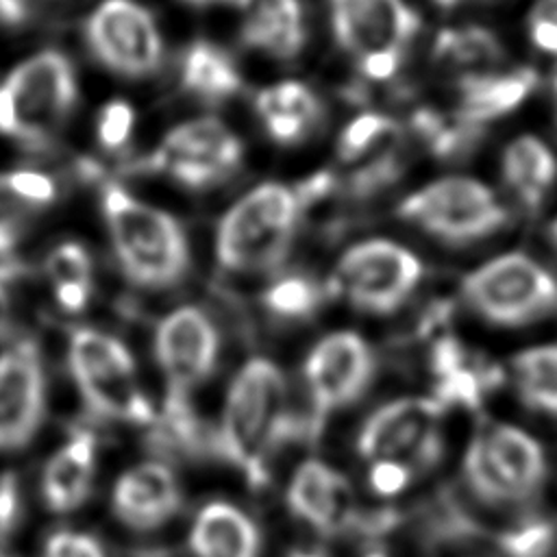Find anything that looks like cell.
<instances>
[{"label":"cell","mask_w":557,"mask_h":557,"mask_svg":"<svg viewBox=\"0 0 557 557\" xmlns=\"http://www.w3.org/2000/svg\"><path fill=\"white\" fill-rule=\"evenodd\" d=\"M422 281L420 259L389 239H368L348 248L331 278L329 292L368 313L396 311Z\"/></svg>","instance_id":"10"},{"label":"cell","mask_w":557,"mask_h":557,"mask_svg":"<svg viewBox=\"0 0 557 557\" xmlns=\"http://www.w3.org/2000/svg\"><path fill=\"white\" fill-rule=\"evenodd\" d=\"M67 363L96 416L135 424L154 422V409L135 381V361L120 339L102 331L76 329L70 335Z\"/></svg>","instance_id":"7"},{"label":"cell","mask_w":557,"mask_h":557,"mask_svg":"<svg viewBox=\"0 0 557 557\" xmlns=\"http://www.w3.org/2000/svg\"><path fill=\"white\" fill-rule=\"evenodd\" d=\"M368 557H385V555H381V553H372V555H368Z\"/></svg>","instance_id":"45"},{"label":"cell","mask_w":557,"mask_h":557,"mask_svg":"<svg viewBox=\"0 0 557 557\" xmlns=\"http://www.w3.org/2000/svg\"><path fill=\"white\" fill-rule=\"evenodd\" d=\"M17 481L13 474L0 476V537L9 535L17 516Z\"/></svg>","instance_id":"37"},{"label":"cell","mask_w":557,"mask_h":557,"mask_svg":"<svg viewBox=\"0 0 557 557\" xmlns=\"http://www.w3.org/2000/svg\"><path fill=\"white\" fill-rule=\"evenodd\" d=\"M255 107L268 135L278 144L305 139L322 115L318 96L300 81H283L261 89Z\"/></svg>","instance_id":"22"},{"label":"cell","mask_w":557,"mask_h":557,"mask_svg":"<svg viewBox=\"0 0 557 557\" xmlns=\"http://www.w3.org/2000/svg\"><path fill=\"white\" fill-rule=\"evenodd\" d=\"M398 141V126L381 113H363L355 117L339 135L337 152L342 161H357L372 150L389 152Z\"/></svg>","instance_id":"30"},{"label":"cell","mask_w":557,"mask_h":557,"mask_svg":"<svg viewBox=\"0 0 557 557\" xmlns=\"http://www.w3.org/2000/svg\"><path fill=\"white\" fill-rule=\"evenodd\" d=\"M461 296L490 324L524 326L557 311V278L529 255L507 252L472 270Z\"/></svg>","instance_id":"5"},{"label":"cell","mask_w":557,"mask_h":557,"mask_svg":"<svg viewBox=\"0 0 557 557\" xmlns=\"http://www.w3.org/2000/svg\"><path fill=\"white\" fill-rule=\"evenodd\" d=\"M546 476L544 450L518 426L492 424L474 433L463 457V479L485 505H516L540 492Z\"/></svg>","instance_id":"6"},{"label":"cell","mask_w":557,"mask_h":557,"mask_svg":"<svg viewBox=\"0 0 557 557\" xmlns=\"http://www.w3.org/2000/svg\"><path fill=\"white\" fill-rule=\"evenodd\" d=\"M553 115H555V124H557V76L553 81Z\"/></svg>","instance_id":"42"},{"label":"cell","mask_w":557,"mask_h":557,"mask_svg":"<svg viewBox=\"0 0 557 557\" xmlns=\"http://www.w3.org/2000/svg\"><path fill=\"white\" fill-rule=\"evenodd\" d=\"M72 557H104V550H102V546L96 537L85 535V533H76Z\"/></svg>","instance_id":"39"},{"label":"cell","mask_w":557,"mask_h":557,"mask_svg":"<svg viewBox=\"0 0 557 557\" xmlns=\"http://www.w3.org/2000/svg\"><path fill=\"white\" fill-rule=\"evenodd\" d=\"M96 442L91 433H76L59 448L44 470V498L52 511L76 509L91 490Z\"/></svg>","instance_id":"24"},{"label":"cell","mask_w":557,"mask_h":557,"mask_svg":"<svg viewBox=\"0 0 557 557\" xmlns=\"http://www.w3.org/2000/svg\"><path fill=\"white\" fill-rule=\"evenodd\" d=\"M181 507V490L172 470L157 461L126 470L113 490L115 516L131 529L161 527Z\"/></svg>","instance_id":"17"},{"label":"cell","mask_w":557,"mask_h":557,"mask_svg":"<svg viewBox=\"0 0 557 557\" xmlns=\"http://www.w3.org/2000/svg\"><path fill=\"white\" fill-rule=\"evenodd\" d=\"M207 437L202 435L200 420L196 418L187 392L168 389L165 405L161 418H154V433H152V448L159 453H174V455H198L205 448Z\"/></svg>","instance_id":"29"},{"label":"cell","mask_w":557,"mask_h":557,"mask_svg":"<svg viewBox=\"0 0 557 557\" xmlns=\"http://www.w3.org/2000/svg\"><path fill=\"white\" fill-rule=\"evenodd\" d=\"M548 239H550V246L557 250V218H555L553 224L548 226Z\"/></svg>","instance_id":"41"},{"label":"cell","mask_w":557,"mask_h":557,"mask_svg":"<svg viewBox=\"0 0 557 557\" xmlns=\"http://www.w3.org/2000/svg\"><path fill=\"white\" fill-rule=\"evenodd\" d=\"M398 215L444 244L485 239L509 220L496 194L468 176H446L420 187L398 205Z\"/></svg>","instance_id":"8"},{"label":"cell","mask_w":557,"mask_h":557,"mask_svg":"<svg viewBox=\"0 0 557 557\" xmlns=\"http://www.w3.org/2000/svg\"><path fill=\"white\" fill-rule=\"evenodd\" d=\"M322 298V287L313 278L300 274L278 278L263 292V305L268 307V311L289 320L311 315L320 307Z\"/></svg>","instance_id":"31"},{"label":"cell","mask_w":557,"mask_h":557,"mask_svg":"<svg viewBox=\"0 0 557 557\" xmlns=\"http://www.w3.org/2000/svg\"><path fill=\"white\" fill-rule=\"evenodd\" d=\"M433 59L457 81L498 70L505 50L492 30L481 26H457L440 30L433 44Z\"/></svg>","instance_id":"25"},{"label":"cell","mask_w":557,"mask_h":557,"mask_svg":"<svg viewBox=\"0 0 557 557\" xmlns=\"http://www.w3.org/2000/svg\"><path fill=\"white\" fill-rule=\"evenodd\" d=\"M28 17L26 0H0V24L17 26Z\"/></svg>","instance_id":"38"},{"label":"cell","mask_w":557,"mask_h":557,"mask_svg":"<svg viewBox=\"0 0 557 557\" xmlns=\"http://www.w3.org/2000/svg\"><path fill=\"white\" fill-rule=\"evenodd\" d=\"M76 104V74L70 59L41 50L22 61L0 85V133L44 144Z\"/></svg>","instance_id":"4"},{"label":"cell","mask_w":557,"mask_h":557,"mask_svg":"<svg viewBox=\"0 0 557 557\" xmlns=\"http://www.w3.org/2000/svg\"><path fill=\"white\" fill-rule=\"evenodd\" d=\"M85 39L102 65L128 78L152 74L163 57L154 17L133 0L100 2L85 22Z\"/></svg>","instance_id":"11"},{"label":"cell","mask_w":557,"mask_h":557,"mask_svg":"<svg viewBox=\"0 0 557 557\" xmlns=\"http://www.w3.org/2000/svg\"><path fill=\"white\" fill-rule=\"evenodd\" d=\"M444 407L435 398H398L374 411L363 424L357 448L368 459L411 455L431 433Z\"/></svg>","instance_id":"16"},{"label":"cell","mask_w":557,"mask_h":557,"mask_svg":"<svg viewBox=\"0 0 557 557\" xmlns=\"http://www.w3.org/2000/svg\"><path fill=\"white\" fill-rule=\"evenodd\" d=\"M48 276L54 287V298L61 309L78 313L91 298V259L76 242L59 244L46 261Z\"/></svg>","instance_id":"28"},{"label":"cell","mask_w":557,"mask_h":557,"mask_svg":"<svg viewBox=\"0 0 557 557\" xmlns=\"http://www.w3.org/2000/svg\"><path fill=\"white\" fill-rule=\"evenodd\" d=\"M413 468L407 463H400L396 459H379L370 470V487L379 496H396L400 494L409 481H411Z\"/></svg>","instance_id":"36"},{"label":"cell","mask_w":557,"mask_h":557,"mask_svg":"<svg viewBox=\"0 0 557 557\" xmlns=\"http://www.w3.org/2000/svg\"><path fill=\"white\" fill-rule=\"evenodd\" d=\"M181 81L187 91L202 100H224L239 91L242 78L233 59L209 41H196L187 48Z\"/></svg>","instance_id":"26"},{"label":"cell","mask_w":557,"mask_h":557,"mask_svg":"<svg viewBox=\"0 0 557 557\" xmlns=\"http://www.w3.org/2000/svg\"><path fill=\"white\" fill-rule=\"evenodd\" d=\"M520 400L540 413L557 418V344L531 346L511 361Z\"/></svg>","instance_id":"27"},{"label":"cell","mask_w":557,"mask_h":557,"mask_svg":"<svg viewBox=\"0 0 557 557\" xmlns=\"http://www.w3.org/2000/svg\"><path fill=\"white\" fill-rule=\"evenodd\" d=\"M553 524L546 520H527L507 529L498 544L509 557H546L553 546Z\"/></svg>","instance_id":"33"},{"label":"cell","mask_w":557,"mask_h":557,"mask_svg":"<svg viewBox=\"0 0 557 557\" xmlns=\"http://www.w3.org/2000/svg\"><path fill=\"white\" fill-rule=\"evenodd\" d=\"M218 352V329L200 307L174 309L154 331V357L172 389L189 392L205 381L215 368Z\"/></svg>","instance_id":"14"},{"label":"cell","mask_w":557,"mask_h":557,"mask_svg":"<svg viewBox=\"0 0 557 557\" xmlns=\"http://www.w3.org/2000/svg\"><path fill=\"white\" fill-rule=\"evenodd\" d=\"M48 198V181L33 170L0 174V224L15 226L24 211L41 209Z\"/></svg>","instance_id":"32"},{"label":"cell","mask_w":557,"mask_h":557,"mask_svg":"<svg viewBox=\"0 0 557 557\" xmlns=\"http://www.w3.org/2000/svg\"><path fill=\"white\" fill-rule=\"evenodd\" d=\"M102 215L128 281L141 287H170L187 272V237L170 213L141 202L117 185H107Z\"/></svg>","instance_id":"2"},{"label":"cell","mask_w":557,"mask_h":557,"mask_svg":"<svg viewBox=\"0 0 557 557\" xmlns=\"http://www.w3.org/2000/svg\"><path fill=\"white\" fill-rule=\"evenodd\" d=\"M135 128V111L124 100H109L96 122L98 144L107 150H120L133 135Z\"/></svg>","instance_id":"34"},{"label":"cell","mask_w":557,"mask_h":557,"mask_svg":"<svg viewBox=\"0 0 557 557\" xmlns=\"http://www.w3.org/2000/svg\"><path fill=\"white\" fill-rule=\"evenodd\" d=\"M292 557H320V555H313V553H294Z\"/></svg>","instance_id":"44"},{"label":"cell","mask_w":557,"mask_h":557,"mask_svg":"<svg viewBox=\"0 0 557 557\" xmlns=\"http://www.w3.org/2000/svg\"><path fill=\"white\" fill-rule=\"evenodd\" d=\"M374 374V357L368 342L350 331L322 337L305 361V379L313 400V422L363 394Z\"/></svg>","instance_id":"13"},{"label":"cell","mask_w":557,"mask_h":557,"mask_svg":"<svg viewBox=\"0 0 557 557\" xmlns=\"http://www.w3.org/2000/svg\"><path fill=\"white\" fill-rule=\"evenodd\" d=\"M285 400L283 372L261 357L246 361L228 387L215 448L239 466L255 487L268 481V453L285 444Z\"/></svg>","instance_id":"1"},{"label":"cell","mask_w":557,"mask_h":557,"mask_svg":"<svg viewBox=\"0 0 557 557\" xmlns=\"http://www.w3.org/2000/svg\"><path fill=\"white\" fill-rule=\"evenodd\" d=\"M0 557H7V555H2V553H0Z\"/></svg>","instance_id":"46"},{"label":"cell","mask_w":557,"mask_h":557,"mask_svg":"<svg viewBox=\"0 0 557 557\" xmlns=\"http://www.w3.org/2000/svg\"><path fill=\"white\" fill-rule=\"evenodd\" d=\"M527 24L533 46L546 54H557V0H535Z\"/></svg>","instance_id":"35"},{"label":"cell","mask_w":557,"mask_h":557,"mask_svg":"<svg viewBox=\"0 0 557 557\" xmlns=\"http://www.w3.org/2000/svg\"><path fill=\"white\" fill-rule=\"evenodd\" d=\"M259 531L255 522L228 503H209L194 520L189 548L196 557H257Z\"/></svg>","instance_id":"21"},{"label":"cell","mask_w":557,"mask_h":557,"mask_svg":"<svg viewBox=\"0 0 557 557\" xmlns=\"http://www.w3.org/2000/svg\"><path fill=\"white\" fill-rule=\"evenodd\" d=\"M337 44L372 81L394 76L420 30L418 13L405 0H329Z\"/></svg>","instance_id":"9"},{"label":"cell","mask_w":557,"mask_h":557,"mask_svg":"<svg viewBox=\"0 0 557 557\" xmlns=\"http://www.w3.org/2000/svg\"><path fill=\"white\" fill-rule=\"evenodd\" d=\"M292 511L322 533H335L355 522L350 485L320 461H305L287 490Z\"/></svg>","instance_id":"18"},{"label":"cell","mask_w":557,"mask_h":557,"mask_svg":"<svg viewBox=\"0 0 557 557\" xmlns=\"http://www.w3.org/2000/svg\"><path fill=\"white\" fill-rule=\"evenodd\" d=\"M239 137L215 117L174 126L152 154V165L189 189H202L233 174L242 163Z\"/></svg>","instance_id":"12"},{"label":"cell","mask_w":557,"mask_h":557,"mask_svg":"<svg viewBox=\"0 0 557 557\" xmlns=\"http://www.w3.org/2000/svg\"><path fill=\"white\" fill-rule=\"evenodd\" d=\"M537 76L531 67H498L485 74L455 81V120L466 128L487 124L516 107L535 89Z\"/></svg>","instance_id":"19"},{"label":"cell","mask_w":557,"mask_h":557,"mask_svg":"<svg viewBox=\"0 0 557 557\" xmlns=\"http://www.w3.org/2000/svg\"><path fill=\"white\" fill-rule=\"evenodd\" d=\"M185 2H189V4H218V2H231V4H235V2H239V4H248L250 0H185Z\"/></svg>","instance_id":"40"},{"label":"cell","mask_w":557,"mask_h":557,"mask_svg":"<svg viewBox=\"0 0 557 557\" xmlns=\"http://www.w3.org/2000/svg\"><path fill=\"white\" fill-rule=\"evenodd\" d=\"M242 24V41L276 59L300 54L307 30L300 0H250Z\"/></svg>","instance_id":"20"},{"label":"cell","mask_w":557,"mask_h":557,"mask_svg":"<svg viewBox=\"0 0 557 557\" xmlns=\"http://www.w3.org/2000/svg\"><path fill=\"white\" fill-rule=\"evenodd\" d=\"M500 172L520 205L535 211L557 178V159L540 137L520 135L503 150Z\"/></svg>","instance_id":"23"},{"label":"cell","mask_w":557,"mask_h":557,"mask_svg":"<svg viewBox=\"0 0 557 557\" xmlns=\"http://www.w3.org/2000/svg\"><path fill=\"white\" fill-rule=\"evenodd\" d=\"M437 7H444V9H448V7H455V4H459V2H466V0H433Z\"/></svg>","instance_id":"43"},{"label":"cell","mask_w":557,"mask_h":557,"mask_svg":"<svg viewBox=\"0 0 557 557\" xmlns=\"http://www.w3.org/2000/svg\"><path fill=\"white\" fill-rule=\"evenodd\" d=\"M46 407L39 352L20 342L0 355V450H17L37 433Z\"/></svg>","instance_id":"15"},{"label":"cell","mask_w":557,"mask_h":557,"mask_svg":"<svg viewBox=\"0 0 557 557\" xmlns=\"http://www.w3.org/2000/svg\"><path fill=\"white\" fill-rule=\"evenodd\" d=\"M307 196L285 183H261L220 220L215 257L231 272L274 270L287 255Z\"/></svg>","instance_id":"3"}]
</instances>
